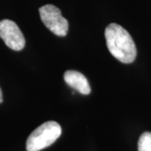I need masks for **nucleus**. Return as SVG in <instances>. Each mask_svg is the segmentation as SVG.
<instances>
[{
    "mask_svg": "<svg viewBox=\"0 0 151 151\" xmlns=\"http://www.w3.org/2000/svg\"><path fill=\"white\" fill-rule=\"evenodd\" d=\"M105 38L108 50L119 61L129 64L136 58L137 49L129 33L118 24L112 23L106 28Z\"/></svg>",
    "mask_w": 151,
    "mask_h": 151,
    "instance_id": "f257e3e1",
    "label": "nucleus"
},
{
    "mask_svg": "<svg viewBox=\"0 0 151 151\" xmlns=\"http://www.w3.org/2000/svg\"><path fill=\"white\" fill-rule=\"evenodd\" d=\"M61 134L60 124L54 121L44 123L35 129L26 142L27 151H40L51 145Z\"/></svg>",
    "mask_w": 151,
    "mask_h": 151,
    "instance_id": "f03ea898",
    "label": "nucleus"
},
{
    "mask_svg": "<svg viewBox=\"0 0 151 151\" xmlns=\"http://www.w3.org/2000/svg\"><path fill=\"white\" fill-rule=\"evenodd\" d=\"M40 19L44 24L49 29L58 36H65L69 24L68 21L61 15V12L57 7L52 4H46L40 9Z\"/></svg>",
    "mask_w": 151,
    "mask_h": 151,
    "instance_id": "7ed1b4c3",
    "label": "nucleus"
},
{
    "mask_svg": "<svg viewBox=\"0 0 151 151\" xmlns=\"http://www.w3.org/2000/svg\"><path fill=\"white\" fill-rule=\"evenodd\" d=\"M0 38L6 45L14 50H21L25 45V40L16 24L9 19L0 21Z\"/></svg>",
    "mask_w": 151,
    "mask_h": 151,
    "instance_id": "20e7f679",
    "label": "nucleus"
},
{
    "mask_svg": "<svg viewBox=\"0 0 151 151\" xmlns=\"http://www.w3.org/2000/svg\"><path fill=\"white\" fill-rule=\"evenodd\" d=\"M65 81L81 94L87 95L91 92V87L86 77L77 70H66L64 74Z\"/></svg>",
    "mask_w": 151,
    "mask_h": 151,
    "instance_id": "39448f33",
    "label": "nucleus"
},
{
    "mask_svg": "<svg viewBox=\"0 0 151 151\" xmlns=\"http://www.w3.org/2000/svg\"><path fill=\"white\" fill-rule=\"evenodd\" d=\"M139 151H151V133L145 132L141 135L138 142Z\"/></svg>",
    "mask_w": 151,
    "mask_h": 151,
    "instance_id": "423d86ee",
    "label": "nucleus"
},
{
    "mask_svg": "<svg viewBox=\"0 0 151 151\" xmlns=\"http://www.w3.org/2000/svg\"><path fill=\"white\" fill-rule=\"evenodd\" d=\"M3 102V93H2V90L0 88V103Z\"/></svg>",
    "mask_w": 151,
    "mask_h": 151,
    "instance_id": "0eeeda50",
    "label": "nucleus"
}]
</instances>
